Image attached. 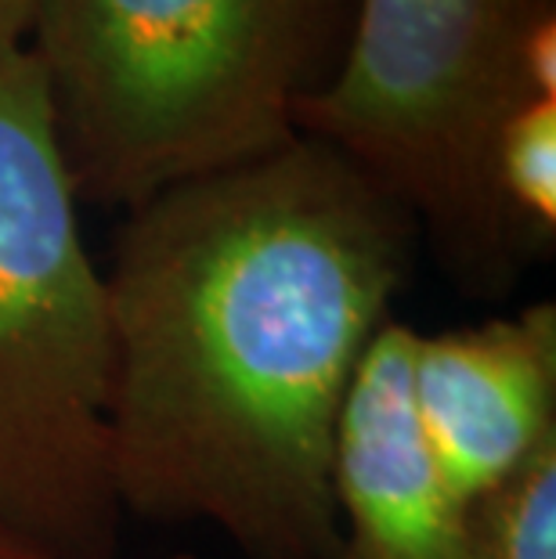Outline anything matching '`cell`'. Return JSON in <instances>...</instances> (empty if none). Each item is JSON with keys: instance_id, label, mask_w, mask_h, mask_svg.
<instances>
[{"instance_id": "cell-1", "label": "cell", "mask_w": 556, "mask_h": 559, "mask_svg": "<svg viewBox=\"0 0 556 559\" xmlns=\"http://www.w3.org/2000/svg\"><path fill=\"white\" fill-rule=\"evenodd\" d=\"M412 231L304 134L130 206L105 275L123 516L210 523L250 559H343L336 419Z\"/></svg>"}, {"instance_id": "cell-2", "label": "cell", "mask_w": 556, "mask_h": 559, "mask_svg": "<svg viewBox=\"0 0 556 559\" xmlns=\"http://www.w3.org/2000/svg\"><path fill=\"white\" fill-rule=\"evenodd\" d=\"M354 0H44L29 51L76 199L138 206L297 138Z\"/></svg>"}, {"instance_id": "cell-3", "label": "cell", "mask_w": 556, "mask_h": 559, "mask_svg": "<svg viewBox=\"0 0 556 559\" xmlns=\"http://www.w3.org/2000/svg\"><path fill=\"white\" fill-rule=\"evenodd\" d=\"M29 47L0 58V534L116 559L113 332Z\"/></svg>"}, {"instance_id": "cell-4", "label": "cell", "mask_w": 556, "mask_h": 559, "mask_svg": "<svg viewBox=\"0 0 556 559\" xmlns=\"http://www.w3.org/2000/svg\"><path fill=\"white\" fill-rule=\"evenodd\" d=\"M556 0H354L340 66L297 105V134L347 156L423 221L448 264L510 275L492 145L531 102L524 44Z\"/></svg>"}, {"instance_id": "cell-5", "label": "cell", "mask_w": 556, "mask_h": 559, "mask_svg": "<svg viewBox=\"0 0 556 559\" xmlns=\"http://www.w3.org/2000/svg\"><path fill=\"white\" fill-rule=\"evenodd\" d=\"M412 347L416 329L390 318L343 397L329 466L343 559H470L466 502L412 401Z\"/></svg>"}, {"instance_id": "cell-6", "label": "cell", "mask_w": 556, "mask_h": 559, "mask_svg": "<svg viewBox=\"0 0 556 559\" xmlns=\"http://www.w3.org/2000/svg\"><path fill=\"white\" fill-rule=\"evenodd\" d=\"M412 401L448 484L470 506L556 433V304L416 332Z\"/></svg>"}, {"instance_id": "cell-7", "label": "cell", "mask_w": 556, "mask_h": 559, "mask_svg": "<svg viewBox=\"0 0 556 559\" xmlns=\"http://www.w3.org/2000/svg\"><path fill=\"white\" fill-rule=\"evenodd\" d=\"M492 192L517 249L556 235V98H531L506 116L492 145Z\"/></svg>"}, {"instance_id": "cell-8", "label": "cell", "mask_w": 556, "mask_h": 559, "mask_svg": "<svg viewBox=\"0 0 556 559\" xmlns=\"http://www.w3.org/2000/svg\"><path fill=\"white\" fill-rule=\"evenodd\" d=\"M470 559H556V433L466 506Z\"/></svg>"}, {"instance_id": "cell-9", "label": "cell", "mask_w": 556, "mask_h": 559, "mask_svg": "<svg viewBox=\"0 0 556 559\" xmlns=\"http://www.w3.org/2000/svg\"><path fill=\"white\" fill-rule=\"evenodd\" d=\"M44 0H0V58L26 47V37L37 26Z\"/></svg>"}, {"instance_id": "cell-10", "label": "cell", "mask_w": 556, "mask_h": 559, "mask_svg": "<svg viewBox=\"0 0 556 559\" xmlns=\"http://www.w3.org/2000/svg\"><path fill=\"white\" fill-rule=\"evenodd\" d=\"M0 559H40V556L29 552V549H22V545H15L11 538H4V534H0Z\"/></svg>"}]
</instances>
